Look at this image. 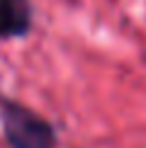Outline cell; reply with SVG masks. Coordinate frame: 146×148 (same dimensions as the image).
I'll list each match as a JSON object with an SVG mask.
<instances>
[{"label": "cell", "instance_id": "cell-1", "mask_svg": "<svg viewBox=\"0 0 146 148\" xmlns=\"http://www.w3.org/2000/svg\"><path fill=\"white\" fill-rule=\"evenodd\" d=\"M0 126L10 148H59L56 126L5 92H0Z\"/></svg>", "mask_w": 146, "mask_h": 148}, {"label": "cell", "instance_id": "cell-2", "mask_svg": "<svg viewBox=\"0 0 146 148\" xmlns=\"http://www.w3.org/2000/svg\"><path fill=\"white\" fill-rule=\"evenodd\" d=\"M32 29L29 0H0V41L27 36Z\"/></svg>", "mask_w": 146, "mask_h": 148}]
</instances>
